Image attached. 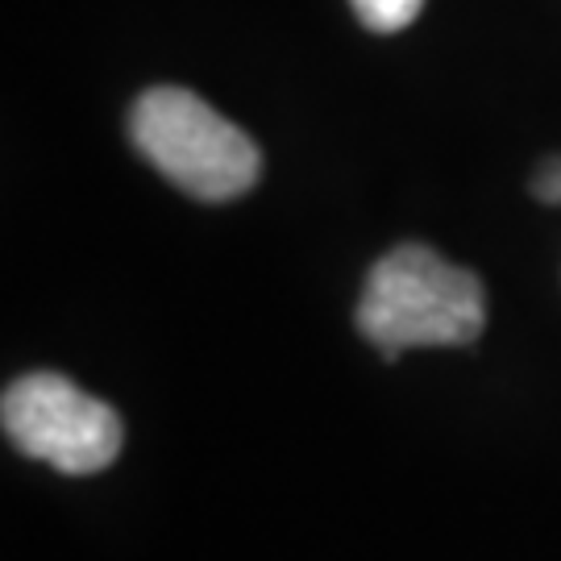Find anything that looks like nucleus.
I'll return each instance as SVG.
<instances>
[{
  "mask_svg": "<svg viewBox=\"0 0 561 561\" xmlns=\"http://www.w3.org/2000/svg\"><path fill=\"white\" fill-rule=\"evenodd\" d=\"M533 192H537V201H545V204H561V159H549L541 171H537Z\"/></svg>",
  "mask_w": 561,
  "mask_h": 561,
  "instance_id": "nucleus-5",
  "label": "nucleus"
},
{
  "mask_svg": "<svg viewBox=\"0 0 561 561\" xmlns=\"http://www.w3.org/2000/svg\"><path fill=\"white\" fill-rule=\"evenodd\" d=\"M4 437L25 458H38L62 474H96L117 461L125 428L121 416L62 375L38 370L9 382L0 400Z\"/></svg>",
  "mask_w": 561,
  "mask_h": 561,
  "instance_id": "nucleus-3",
  "label": "nucleus"
},
{
  "mask_svg": "<svg viewBox=\"0 0 561 561\" xmlns=\"http://www.w3.org/2000/svg\"><path fill=\"white\" fill-rule=\"evenodd\" d=\"M366 30L375 34H400L403 25L421 18L424 0H350Z\"/></svg>",
  "mask_w": 561,
  "mask_h": 561,
  "instance_id": "nucleus-4",
  "label": "nucleus"
},
{
  "mask_svg": "<svg viewBox=\"0 0 561 561\" xmlns=\"http://www.w3.org/2000/svg\"><path fill=\"white\" fill-rule=\"evenodd\" d=\"M486 324L479 275L428 245H400L375 262L358 300V329L382 358L424 345H470Z\"/></svg>",
  "mask_w": 561,
  "mask_h": 561,
  "instance_id": "nucleus-1",
  "label": "nucleus"
},
{
  "mask_svg": "<svg viewBox=\"0 0 561 561\" xmlns=\"http://www.w3.org/2000/svg\"><path fill=\"white\" fill-rule=\"evenodd\" d=\"M129 138L159 175L196 201H238L262 175V154L250 134L187 88L141 92L129 113Z\"/></svg>",
  "mask_w": 561,
  "mask_h": 561,
  "instance_id": "nucleus-2",
  "label": "nucleus"
}]
</instances>
